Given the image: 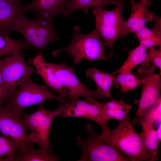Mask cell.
Returning <instances> with one entry per match:
<instances>
[{
  "mask_svg": "<svg viewBox=\"0 0 161 161\" xmlns=\"http://www.w3.org/2000/svg\"><path fill=\"white\" fill-rule=\"evenodd\" d=\"M132 108L131 105L126 103L123 100H111L105 102L103 109L104 120L107 122L111 119L118 121L125 119Z\"/></svg>",
  "mask_w": 161,
  "mask_h": 161,
  "instance_id": "obj_18",
  "label": "cell"
},
{
  "mask_svg": "<svg viewBox=\"0 0 161 161\" xmlns=\"http://www.w3.org/2000/svg\"><path fill=\"white\" fill-rule=\"evenodd\" d=\"M21 50L16 51L0 59V71L7 92L9 100L17 86L31 78L34 70L27 63Z\"/></svg>",
  "mask_w": 161,
  "mask_h": 161,
  "instance_id": "obj_10",
  "label": "cell"
},
{
  "mask_svg": "<svg viewBox=\"0 0 161 161\" xmlns=\"http://www.w3.org/2000/svg\"><path fill=\"white\" fill-rule=\"evenodd\" d=\"M130 116L119 121L116 127L103 140L131 161H154L145 147L142 133L134 129Z\"/></svg>",
  "mask_w": 161,
  "mask_h": 161,
  "instance_id": "obj_1",
  "label": "cell"
},
{
  "mask_svg": "<svg viewBox=\"0 0 161 161\" xmlns=\"http://www.w3.org/2000/svg\"><path fill=\"white\" fill-rule=\"evenodd\" d=\"M23 13L19 0L0 1V33L10 36L16 18Z\"/></svg>",
  "mask_w": 161,
  "mask_h": 161,
  "instance_id": "obj_16",
  "label": "cell"
},
{
  "mask_svg": "<svg viewBox=\"0 0 161 161\" xmlns=\"http://www.w3.org/2000/svg\"><path fill=\"white\" fill-rule=\"evenodd\" d=\"M161 118V100L152 105L142 116L134 118L132 124L136 125L142 123H151Z\"/></svg>",
  "mask_w": 161,
  "mask_h": 161,
  "instance_id": "obj_26",
  "label": "cell"
},
{
  "mask_svg": "<svg viewBox=\"0 0 161 161\" xmlns=\"http://www.w3.org/2000/svg\"><path fill=\"white\" fill-rule=\"evenodd\" d=\"M147 61L151 63L155 67L161 70V47L156 49L154 47H150L147 52Z\"/></svg>",
  "mask_w": 161,
  "mask_h": 161,
  "instance_id": "obj_27",
  "label": "cell"
},
{
  "mask_svg": "<svg viewBox=\"0 0 161 161\" xmlns=\"http://www.w3.org/2000/svg\"><path fill=\"white\" fill-rule=\"evenodd\" d=\"M84 129L88 133L84 139L78 136L77 144L81 148V155L78 161H131L105 143L93 129L90 123Z\"/></svg>",
  "mask_w": 161,
  "mask_h": 161,
  "instance_id": "obj_6",
  "label": "cell"
},
{
  "mask_svg": "<svg viewBox=\"0 0 161 161\" xmlns=\"http://www.w3.org/2000/svg\"><path fill=\"white\" fill-rule=\"evenodd\" d=\"M115 5L114 8L110 10L100 7H93L92 12L95 18V29L108 47L106 55L107 59L112 57L114 54L113 45L122 36L125 21L123 12L126 4L121 0Z\"/></svg>",
  "mask_w": 161,
  "mask_h": 161,
  "instance_id": "obj_4",
  "label": "cell"
},
{
  "mask_svg": "<svg viewBox=\"0 0 161 161\" xmlns=\"http://www.w3.org/2000/svg\"><path fill=\"white\" fill-rule=\"evenodd\" d=\"M69 0H34L22 6L23 12L35 11L37 17L52 19L57 16H66V11Z\"/></svg>",
  "mask_w": 161,
  "mask_h": 161,
  "instance_id": "obj_14",
  "label": "cell"
},
{
  "mask_svg": "<svg viewBox=\"0 0 161 161\" xmlns=\"http://www.w3.org/2000/svg\"><path fill=\"white\" fill-rule=\"evenodd\" d=\"M19 1H21V0H19Z\"/></svg>",
  "mask_w": 161,
  "mask_h": 161,
  "instance_id": "obj_34",
  "label": "cell"
},
{
  "mask_svg": "<svg viewBox=\"0 0 161 161\" xmlns=\"http://www.w3.org/2000/svg\"><path fill=\"white\" fill-rule=\"evenodd\" d=\"M45 85H39L28 79L16 90L5 106L11 109L18 114H21L25 108L37 104H42L50 100H57L61 103L66 100L49 90Z\"/></svg>",
  "mask_w": 161,
  "mask_h": 161,
  "instance_id": "obj_5",
  "label": "cell"
},
{
  "mask_svg": "<svg viewBox=\"0 0 161 161\" xmlns=\"http://www.w3.org/2000/svg\"><path fill=\"white\" fill-rule=\"evenodd\" d=\"M104 103L99 102L97 100L88 98L82 100L78 98L61 103L58 107L60 111V115L63 118L82 117L98 123L101 128L99 136L103 139L109 136L111 130L103 117V109Z\"/></svg>",
  "mask_w": 161,
  "mask_h": 161,
  "instance_id": "obj_9",
  "label": "cell"
},
{
  "mask_svg": "<svg viewBox=\"0 0 161 161\" xmlns=\"http://www.w3.org/2000/svg\"><path fill=\"white\" fill-rule=\"evenodd\" d=\"M135 34L139 41L154 36L161 37V32L152 29L150 30L145 25Z\"/></svg>",
  "mask_w": 161,
  "mask_h": 161,
  "instance_id": "obj_28",
  "label": "cell"
},
{
  "mask_svg": "<svg viewBox=\"0 0 161 161\" xmlns=\"http://www.w3.org/2000/svg\"><path fill=\"white\" fill-rule=\"evenodd\" d=\"M142 84L141 78L135 73L118 74L114 77L112 85L117 88L120 87L122 93L127 92Z\"/></svg>",
  "mask_w": 161,
  "mask_h": 161,
  "instance_id": "obj_22",
  "label": "cell"
},
{
  "mask_svg": "<svg viewBox=\"0 0 161 161\" xmlns=\"http://www.w3.org/2000/svg\"><path fill=\"white\" fill-rule=\"evenodd\" d=\"M85 72L86 77L90 78L95 82L99 93L105 97L110 98L111 86L116 75L114 72L107 73L95 67L88 68Z\"/></svg>",
  "mask_w": 161,
  "mask_h": 161,
  "instance_id": "obj_17",
  "label": "cell"
},
{
  "mask_svg": "<svg viewBox=\"0 0 161 161\" xmlns=\"http://www.w3.org/2000/svg\"><path fill=\"white\" fill-rule=\"evenodd\" d=\"M28 63L35 66L36 70L34 72L43 79L48 87L55 91L58 95L66 101L68 100L67 91L60 83L53 71L44 59L41 53L30 59Z\"/></svg>",
  "mask_w": 161,
  "mask_h": 161,
  "instance_id": "obj_15",
  "label": "cell"
},
{
  "mask_svg": "<svg viewBox=\"0 0 161 161\" xmlns=\"http://www.w3.org/2000/svg\"><path fill=\"white\" fill-rule=\"evenodd\" d=\"M29 48L23 39H13L10 36L0 33V59L16 51Z\"/></svg>",
  "mask_w": 161,
  "mask_h": 161,
  "instance_id": "obj_24",
  "label": "cell"
},
{
  "mask_svg": "<svg viewBox=\"0 0 161 161\" xmlns=\"http://www.w3.org/2000/svg\"><path fill=\"white\" fill-rule=\"evenodd\" d=\"M157 131V135L158 137L159 140H160L161 139V124L159 126Z\"/></svg>",
  "mask_w": 161,
  "mask_h": 161,
  "instance_id": "obj_31",
  "label": "cell"
},
{
  "mask_svg": "<svg viewBox=\"0 0 161 161\" xmlns=\"http://www.w3.org/2000/svg\"><path fill=\"white\" fill-rule=\"evenodd\" d=\"M131 3V12L124 21L122 36L137 32L145 25L146 22L153 21L156 16L148 8L152 4L149 0H139L138 2L132 0Z\"/></svg>",
  "mask_w": 161,
  "mask_h": 161,
  "instance_id": "obj_13",
  "label": "cell"
},
{
  "mask_svg": "<svg viewBox=\"0 0 161 161\" xmlns=\"http://www.w3.org/2000/svg\"><path fill=\"white\" fill-rule=\"evenodd\" d=\"M108 0L112 1L118 2L121 0Z\"/></svg>",
  "mask_w": 161,
  "mask_h": 161,
  "instance_id": "obj_32",
  "label": "cell"
},
{
  "mask_svg": "<svg viewBox=\"0 0 161 161\" xmlns=\"http://www.w3.org/2000/svg\"><path fill=\"white\" fill-rule=\"evenodd\" d=\"M60 114L58 107L50 111L45 108L42 104L39 105L33 113L26 114L23 112L21 116L23 117L30 132L29 137L31 140L39 147L53 152L49 143L50 130L53 121Z\"/></svg>",
  "mask_w": 161,
  "mask_h": 161,
  "instance_id": "obj_8",
  "label": "cell"
},
{
  "mask_svg": "<svg viewBox=\"0 0 161 161\" xmlns=\"http://www.w3.org/2000/svg\"><path fill=\"white\" fill-rule=\"evenodd\" d=\"M21 13L16 18L13 24V31L20 33L25 44L29 48L42 51L46 45L60 39L53 27L54 18L52 19L37 17L35 20L28 18Z\"/></svg>",
  "mask_w": 161,
  "mask_h": 161,
  "instance_id": "obj_3",
  "label": "cell"
},
{
  "mask_svg": "<svg viewBox=\"0 0 161 161\" xmlns=\"http://www.w3.org/2000/svg\"><path fill=\"white\" fill-rule=\"evenodd\" d=\"M0 103V132L16 146L19 154L34 148L24 119Z\"/></svg>",
  "mask_w": 161,
  "mask_h": 161,
  "instance_id": "obj_7",
  "label": "cell"
},
{
  "mask_svg": "<svg viewBox=\"0 0 161 161\" xmlns=\"http://www.w3.org/2000/svg\"><path fill=\"white\" fill-rule=\"evenodd\" d=\"M142 128L144 144L145 148L154 161L158 160V143L160 140L157 131L153 128V123H142L140 124Z\"/></svg>",
  "mask_w": 161,
  "mask_h": 161,
  "instance_id": "obj_20",
  "label": "cell"
},
{
  "mask_svg": "<svg viewBox=\"0 0 161 161\" xmlns=\"http://www.w3.org/2000/svg\"><path fill=\"white\" fill-rule=\"evenodd\" d=\"M147 56L146 49L139 45L130 51L127 59L119 68L114 72L115 74L116 75L131 73L133 69L137 66L147 61Z\"/></svg>",
  "mask_w": 161,
  "mask_h": 161,
  "instance_id": "obj_19",
  "label": "cell"
},
{
  "mask_svg": "<svg viewBox=\"0 0 161 161\" xmlns=\"http://www.w3.org/2000/svg\"><path fill=\"white\" fill-rule=\"evenodd\" d=\"M139 41V45L146 49L155 46L161 47V37L154 36Z\"/></svg>",
  "mask_w": 161,
  "mask_h": 161,
  "instance_id": "obj_29",
  "label": "cell"
},
{
  "mask_svg": "<svg viewBox=\"0 0 161 161\" xmlns=\"http://www.w3.org/2000/svg\"><path fill=\"white\" fill-rule=\"evenodd\" d=\"M79 26L73 27V35L70 44L62 48L58 49L52 52L55 57L60 53L65 52L66 54L74 60V66L83 59L91 62L100 59L108 61L105 53L106 46L95 29L89 33L84 35L79 32Z\"/></svg>",
  "mask_w": 161,
  "mask_h": 161,
  "instance_id": "obj_2",
  "label": "cell"
},
{
  "mask_svg": "<svg viewBox=\"0 0 161 161\" xmlns=\"http://www.w3.org/2000/svg\"><path fill=\"white\" fill-rule=\"evenodd\" d=\"M141 64L136 74L141 78L143 86L140 99L135 100L138 109L135 118L142 116L151 106L161 100L160 75L154 73L155 67L148 62Z\"/></svg>",
  "mask_w": 161,
  "mask_h": 161,
  "instance_id": "obj_11",
  "label": "cell"
},
{
  "mask_svg": "<svg viewBox=\"0 0 161 161\" xmlns=\"http://www.w3.org/2000/svg\"><path fill=\"white\" fill-rule=\"evenodd\" d=\"M47 64L60 83L67 91V100L82 97L95 100L106 99L97 89H89L80 81L76 75L74 67L68 66L64 62L47 63Z\"/></svg>",
  "mask_w": 161,
  "mask_h": 161,
  "instance_id": "obj_12",
  "label": "cell"
},
{
  "mask_svg": "<svg viewBox=\"0 0 161 161\" xmlns=\"http://www.w3.org/2000/svg\"><path fill=\"white\" fill-rule=\"evenodd\" d=\"M118 2L108 0H69L66 8V16H69L74 12L80 9H82L85 13H87L90 7H102L108 4H116Z\"/></svg>",
  "mask_w": 161,
  "mask_h": 161,
  "instance_id": "obj_21",
  "label": "cell"
},
{
  "mask_svg": "<svg viewBox=\"0 0 161 161\" xmlns=\"http://www.w3.org/2000/svg\"><path fill=\"white\" fill-rule=\"evenodd\" d=\"M6 0H0V1H6Z\"/></svg>",
  "mask_w": 161,
  "mask_h": 161,
  "instance_id": "obj_33",
  "label": "cell"
},
{
  "mask_svg": "<svg viewBox=\"0 0 161 161\" xmlns=\"http://www.w3.org/2000/svg\"><path fill=\"white\" fill-rule=\"evenodd\" d=\"M18 154L14 143L4 136H0V161H14Z\"/></svg>",
  "mask_w": 161,
  "mask_h": 161,
  "instance_id": "obj_25",
  "label": "cell"
},
{
  "mask_svg": "<svg viewBox=\"0 0 161 161\" xmlns=\"http://www.w3.org/2000/svg\"><path fill=\"white\" fill-rule=\"evenodd\" d=\"M59 158L53 152L48 151L39 147L35 148L18 155L14 161H57Z\"/></svg>",
  "mask_w": 161,
  "mask_h": 161,
  "instance_id": "obj_23",
  "label": "cell"
},
{
  "mask_svg": "<svg viewBox=\"0 0 161 161\" xmlns=\"http://www.w3.org/2000/svg\"><path fill=\"white\" fill-rule=\"evenodd\" d=\"M9 100L8 94L0 71V103L2 104L4 102Z\"/></svg>",
  "mask_w": 161,
  "mask_h": 161,
  "instance_id": "obj_30",
  "label": "cell"
}]
</instances>
